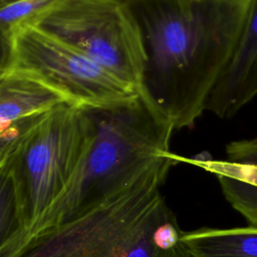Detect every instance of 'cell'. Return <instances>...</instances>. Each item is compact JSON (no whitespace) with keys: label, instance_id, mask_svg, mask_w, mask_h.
I'll list each match as a JSON object with an SVG mask.
<instances>
[{"label":"cell","instance_id":"cell-1","mask_svg":"<svg viewBox=\"0 0 257 257\" xmlns=\"http://www.w3.org/2000/svg\"><path fill=\"white\" fill-rule=\"evenodd\" d=\"M251 0H126L147 61L141 95L174 125H195L236 48Z\"/></svg>","mask_w":257,"mask_h":257},{"label":"cell","instance_id":"cell-8","mask_svg":"<svg viewBox=\"0 0 257 257\" xmlns=\"http://www.w3.org/2000/svg\"><path fill=\"white\" fill-rule=\"evenodd\" d=\"M226 160L195 157L188 162L214 174L230 205L249 226L257 227V138L234 141L226 146Z\"/></svg>","mask_w":257,"mask_h":257},{"label":"cell","instance_id":"cell-7","mask_svg":"<svg viewBox=\"0 0 257 257\" xmlns=\"http://www.w3.org/2000/svg\"><path fill=\"white\" fill-rule=\"evenodd\" d=\"M257 95V0H251L234 53L213 89L206 110L234 116Z\"/></svg>","mask_w":257,"mask_h":257},{"label":"cell","instance_id":"cell-13","mask_svg":"<svg viewBox=\"0 0 257 257\" xmlns=\"http://www.w3.org/2000/svg\"><path fill=\"white\" fill-rule=\"evenodd\" d=\"M169 257H192V256L180 241V243L170 252Z\"/></svg>","mask_w":257,"mask_h":257},{"label":"cell","instance_id":"cell-2","mask_svg":"<svg viewBox=\"0 0 257 257\" xmlns=\"http://www.w3.org/2000/svg\"><path fill=\"white\" fill-rule=\"evenodd\" d=\"M84 109L93 123V138L78 171L30 228L0 249V257H11L30 238L80 217L147 174L179 162L170 150L173 123L143 95Z\"/></svg>","mask_w":257,"mask_h":257},{"label":"cell","instance_id":"cell-14","mask_svg":"<svg viewBox=\"0 0 257 257\" xmlns=\"http://www.w3.org/2000/svg\"><path fill=\"white\" fill-rule=\"evenodd\" d=\"M12 1H14V0H0V3H1V5H2V4H5V3L12 2Z\"/></svg>","mask_w":257,"mask_h":257},{"label":"cell","instance_id":"cell-3","mask_svg":"<svg viewBox=\"0 0 257 257\" xmlns=\"http://www.w3.org/2000/svg\"><path fill=\"white\" fill-rule=\"evenodd\" d=\"M92 138L86 110L67 103L0 131V176L12 183L20 226L0 249L16 241L61 196Z\"/></svg>","mask_w":257,"mask_h":257},{"label":"cell","instance_id":"cell-6","mask_svg":"<svg viewBox=\"0 0 257 257\" xmlns=\"http://www.w3.org/2000/svg\"><path fill=\"white\" fill-rule=\"evenodd\" d=\"M161 167L87 213L26 241L11 257H117L163 198Z\"/></svg>","mask_w":257,"mask_h":257},{"label":"cell","instance_id":"cell-10","mask_svg":"<svg viewBox=\"0 0 257 257\" xmlns=\"http://www.w3.org/2000/svg\"><path fill=\"white\" fill-rule=\"evenodd\" d=\"M192 257H257V227L201 228L180 239Z\"/></svg>","mask_w":257,"mask_h":257},{"label":"cell","instance_id":"cell-11","mask_svg":"<svg viewBox=\"0 0 257 257\" xmlns=\"http://www.w3.org/2000/svg\"><path fill=\"white\" fill-rule=\"evenodd\" d=\"M182 233L162 198L117 257H169L180 243Z\"/></svg>","mask_w":257,"mask_h":257},{"label":"cell","instance_id":"cell-15","mask_svg":"<svg viewBox=\"0 0 257 257\" xmlns=\"http://www.w3.org/2000/svg\"><path fill=\"white\" fill-rule=\"evenodd\" d=\"M123 1H126V0H123Z\"/></svg>","mask_w":257,"mask_h":257},{"label":"cell","instance_id":"cell-9","mask_svg":"<svg viewBox=\"0 0 257 257\" xmlns=\"http://www.w3.org/2000/svg\"><path fill=\"white\" fill-rule=\"evenodd\" d=\"M63 103L59 93L34 79L0 73V131Z\"/></svg>","mask_w":257,"mask_h":257},{"label":"cell","instance_id":"cell-12","mask_svg":"<svg viewBox=\"0 0 257 257\" xmlns=\"http://www.w3.org/2000/svg\"><path fill=\"white\" fill-rule=\"evenodd\" d=\"M58 0H14L1 5V35L10 34L18 26L29 22Z\"/></svg>","mask_w":257,"mask_h":257},{"label":"cell","instance_id":"cell-4","mask_svg":"<svg viewBox=\"0 0 257 257\" xmlns=\"http://www.w3.org/2000/svg\"><path fill=\"white\" fill-rule=\"evenodd\" d=\"M1 51L0 73L34 79L73 106L108 107L139 95L131 84L31 24L1 35Z\"/></svg>","mask_w":257,"mask_h":257},{"label":"cell","instance_id":"cell-5","mask_svg":"<svg viewBox=\"0 0 257 257\" xmlns=\"http://www.w3.org/2000/svg\"><path fill=\"white\" fill-rule=\"evenodd\" d=\"M142 92L147 54L123 0H58L29 22Z\"/></svg>","mask_w":257,"mask_h":257}]
</instances>
